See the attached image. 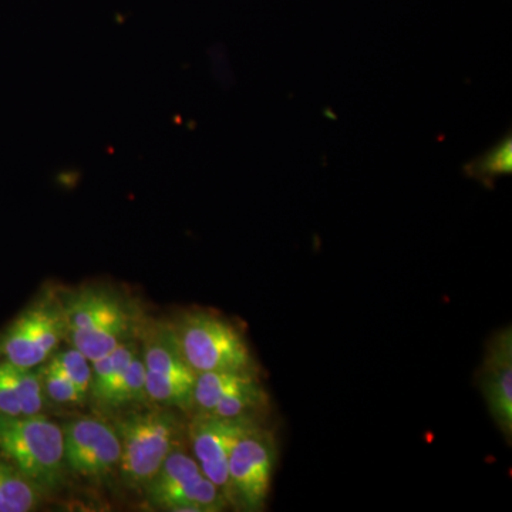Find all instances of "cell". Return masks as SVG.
Segmentation results:
<instances>
[{
    "label": "cell",
    "mask_w": 512,
    "mask_h": 512,
    "mask_svg": "<svg viewBox=\"0 0 512 512\" xmlns=\"http://www.w3.org/2000/svg\"><path fill=\"white\" fill-rule=\"evenodd\" d=\"M140 349L134 339H128L106 356L92 362V383H90V397L93 402L104 409L114 387L119 383L124 370L130 365L131 359Z\"/></svg>",
    "instance_id": "obj_14"
},
{
    "label": "cell",
    "mask_w": 512,
    "mask_h": 512,
    "mask_svg": "<svg viewBox=\"0 0 512 512\" xmlns=\"http://www.w3.org/2000/svg\"><path fill=\"white\" fill-rule=\"evenodd\" d=\"M480 387L488 414L503 434L508 446L512 441V328L498 329L485 345L483 362L478 369Z\"/></svg>",
    "instance_id": "obj_11"
},
{
    "label": "cell",
    "mask_w": 512,
    "mask_h": 512,
    "mask_svg": "<svg viewBox=\"0 0 512 512\" xmlns=\"http://www.w3.org/2000/svg\"><path fill=\"white\" fill-rule=\"evenodd\" d=\"M463 173L470 180L478 181L487 190L493 191L500 178L512 174V131L508 130L497 143L480 156L468 161Z\"/></svg>",
    "instance_id": "obj_15"
},
{
    "label": "cell",
    "mask_w": 512,
    "mask_h": 512,
    "mask_svg": "<svg viewBox=\"0 0 512 512\" xmlns=\"http://www.w3.org/2000/svg\"><path fill=\"white\" fill-rule=\"evenodd\" d=\"M43 365L67 377L70 382L76 384L83 392L89 393L90 396L92 362L80 350L73 346L66 350H56Z\"/></svg>",
    "instance_id": "obj_18"
},
{
    "label": "cell",
    "mask_w": 512,
    "mask_h": 512,
    "mask_svg": "<svg viewBox=\"0 0 512 512\" xmlns=\"http://www.w3.org/2000/svg\"><path fill=\"white\" fill-rule=\"evenodd\" d=\"M0 373L18 397L22 416L42 414L46 397L37 369H23L8 362H0Z\"/></svg>",
    "instance_id": "obj_16"
},
{
    "label": "cell",
    "mask_w": 512,
    "mask_h": 512,
    "mask_svg": "<svg viewBox=\"0 0 512 512\" xmlns=\"http://www.w3.org/2000/svg\"><path fill=\"white\" fill-rule=\"evenodd\" d=\"M42 382L43 393L57 404H83L89 399V393L83 392L67 377L45 365L36 367Z\"/></svg>",
    "instance_id": "obj_19"
},
{
    "label": "cell",
    "mask_w": 512,
    "mask_h": 512,
    "mask_svg": "<svg viewBox=\"0 0 512 512\" xmlns=\"http://www.w3.org/2000/svg\"><path fill=\"white\" fill-rule=\"evenodd\" d=\"M0 453L46 494L59 490L66 480L63 429L42 414H0Z\"/></svg>",
    "instance_id": "obj_4"
},
{
    "label": "cell",
    "mask_w": 512,
    "mask_h": 512,
    "mask_svg": "<svg viewBox=\"0 0 512 512\" xmlns=\"http://www.w3.org/2000/svg\"><path fill=\"white\" fill-rule=\"evenodd\" d=\"M171 325L185 362L197 375L218 370L258 372L244 333L221 313L191 309Z\"/></svg>",
    "instance_id": "obj_3"
},
{
    "label": "cell",
    "mask_w": 512,
    "mask_h": 512,
    "mask_svg": "<svg viewBox=\"0 0 512 512\" xmlns=\"http://www.w3.org/2000/svg\"><path fill=\"white\" fill-rule=\"evenodd\" d=\"M143 491L147 504L158 511L220 512L229 507L220 488L202 473L183 443L168 454Z\"/></svg>",
    "instance_id": "obj_7"
},
{
    "label": "cell",
    "mask_w": 512,
    "mask_h": 512,
    "mask_svg": "<svg viewBox=\"0 0 512 512\" xmlns=\"http://www.w3.org/2000/svg\"><path fill=\"white\" fill-rule=\"evenodd\" d=\"M66 339L63 296L46 289L0 333V362L36 369Z\"/></svg>",
    "instance_id": "obj_5"
},
{
    "label": "cell",
    "mask_w": 512,
    "mask_h": 512,
    "mask_svg": "<svg viewBox=\"0 0 512 512\" xmlns=\"http://www.w3.org/2000/svg\"><path fill=\"white\" fill-rule=\"evenodd\" d=\"M258 377V372H235V370H218V372L198 373L192 392V410L194 414H208L229 393Z\"/></svg>",
    "instance_id": "obj_13"
},
{
    "label": "cell",
    "mask_w": 512,
    "mask_h": 512,
    "mask_svg": "<svg viewBox=\"0 0 512 512\" xmlns=\"http://www.w3.org/2000/svg\"><path fill=\"white\" fill-rule=\"evenodd\" d=\"M278 444L261 423L249 429L232 450L228 463L229 504L247 512L264 511L271 494Z\"/></svg>",
    "instance_id": "obj_8"
},
{
    "label": "cell",
    "mask_w": 512,
    "mask_h": 512,
    "mask_svg": "<svg viewBox=\"0 0 512 512\" xmlns=\"http://www.w3.org/2000/svg\"><path fill=\"white\" fill-rule=\"evenodd\" d=\"M66 340L90 362L106 356L140 329L133 306L111 289L90 286L63 296Z\"/></svg>",
    "instance_id": "obj_1"
},
{
    "label": "cell",
    "mask_w": 512,
    "mask_h": 512,
    "mask_svg": "<svg viewBox=\"0 0 512 512\" xmlns=\"http://www.w3.org/2000/svg\"><path fill=\"white\" fill-rule=\"evenodd\" d=\"M259 421L251 419H221V417L194 414L188 424L192 456L200 464L202 473L217 485L229 503L228 463L238 440ZM231 507V504H229Z\"/></svg>",
    "instance_id": "obj_10"
},
{
    "label": "cell",
    "mask_w": 512,
    "mask_h": 512,
    "mask_svg": "<svg viewBox=\"0 0 512 512\" xmlns=\"http://www.w3.org/2000/svg\"><path fill=\"white\" fill-rule=\"evenodd\" d=\"M140 333L148 400L158 406L191 412L197 373L185 362L173 325L151 320L141 323Z\"/></svg>",
    "instance_id": "obj_6"
},
{
    "label": "cell",
    "mask_w": 512,
    "mask_h": 512,
    "mask_svg": "<svg viewBox=\"0 0 512 512\" xmlns=\"http://www.w3.org/2000/svg\"><path fill=\"white\" fill-rule=\"evenodd\" d=\"M62 429L67 470L89 480H101L119 468L121 446L113 424L99 417H80Z\"/></svg>",
    "instance_id": "obj_9"
},
{
    "label": "cell",
    "mask_w": 512,
    "mask_h": 512,
    "mask_svg": "<svg viewBox=\"0 0 512 512\" xmlns=\"http://www.w3.org/2000/svg\"><path fill=\"white\" fill-rule=\"evenodd\" d=\"M146 402L150 400L147 394L146 367L140 348L114 387L104 410H120L130 404Z\"/></svg>",
    "instance_id": "obj_17"
},
{
    "label": "cell",
    "mask_w": 512,
    "mask_h": 512,
    "mask_svg": "<svg viewBox=\"0 0 512 512\" xmlns=\"http://www.w3.org/2000/svg\"><path fill=\"white\" fill-rule=\"evenodd\" d=\"M173 410L163 406L133 410L111 423L120 439L119 470L128 488L143 491L181 444L184 424Z\"/></svg>",
    "instance_id": "obj_2"
},
{
    "label": "cell",
    "mask_w": 512,
    "mask_h": 512,
    "mask_svg": "<svg viewBox=\"0 0 512 512\" xmlns=\"http://www.w3.org/2000/svg\"><path fill=\"white\" fill-rule=\"evenodd\" d=\"M46 495L12 461L5 456L0 457V512L39 510Z\"/></svg>",
    "instance_id": "obj_12"
}]
</instances>
